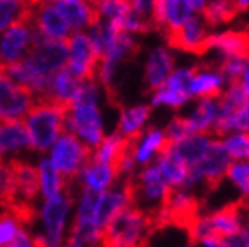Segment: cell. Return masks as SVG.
Returning a JSON list of instances; mask_svg holds the SVG:
<instances>
[{
    "label": "cell",
    "instance_id": "obj_8",
    "mask_svg": "<svg viewBox=\"0 0 249 247\" xmlns=\"http://www.w3.org/2000/svg\"><path fill=\"white\" fill-rule=\"evenodd\" d=\"M64 133H74L76 136H82L89 145L96 147L97 143L105 138L103 124H101V113L96 103L72 106L69 109V113L66 115Z\"/></svg>",
    "mask_w": 249,
    "mask_h": 247
},
{
    "label": "cell",
    "instance_id": "obj_13",
    "mask_svg": "<svg viewBox=\"0 0 249 247\" xmlns=\"http://www.w3.org/2000/svg\"><path fill=\"white\" fill-rule=\"evenodd\" d=\"M32 148L27 124L21 119H2L0 117V154H9Z\"/></svg>",
    "mask_w": 249,
    "mask_h": 247
},
{
    "label": "cell",
    "instance_id": "obj_27",
    "mask_svg": "<svg viewBox=\"0 0 249 247\" xmlns=\"http://www.w3.org/2000/svg\"><path fill=\"white\" fill-rule=\"evenodd\" d=\"M191 97V94L186 90H177V88H168V87H161L152 99V106L158 105H170L173 108H180L187 99Z\"/></svg>",
    "mask_w": 249,
    "mask_h": 247
},
{
    "label": "cell",
    "instance_id": "obj_29",
    "mask_svg": "<svg viewBox=\"0 0 249 247\" xmlns=\"http://www.w3.org/2000/svg\"><path fill=\"white\" fill-rule=\"evenodd\" d=\"M223 143L231 159H249V133L235 134Z\"/></svg>",
    "mask_w": 249,
    "mask_h": 247
},
{
    "label": "cell",
    "instance_id": "obj_35",
    "mask_svg": "<svg viewBox=\"0 0 249 247\" xmlns=\"http://www.w3.org/2000/svg\"><path fill=\"white\" fill-rule=\"evenodd\" d=\"M2 69H4V66H2V64H0V71H2Z\"/></svg>",
    "mask_w": 249,
    "mask_h": 247
},
{
    "label": "cell",
    "instance_id": "obj_14",
    "mask_svg": "<svg viewBox=\"0 0 249 247\" xmlns=\"http://www.w3.org/2000/svg\"><path fill=\"white\" fill-rule=\"evenodd\" d=\"M7 164H9L11 171L15 175L18 194L27 201H36V198L41 193V173H39V168L21 161V159H11Z\"/></svg>",
    "mask_w": 249,
    "mask_h": 247
},
{
    "label": "cell",
    "instance_id": "obj_15",
    "mask_svg": "<svg viewBox=\"0 0 249 247\" xmlns=\"http://www.w3.org/2000/svg\"><path fill=\"white\" fill-rule=\"evenodd\" d=\"M133 201L127 196L124 189L122 191H101L99 200L96 205V214H94V221H96L97 228L103 229L108 224L113 215L119 212V210L125 209V207H131Z\"/></svg>",
    "mask_w": 249,
    "mask_h": 247
},
{
    "label": "cell",
    "instance_id": "obj_19",
    "mask_svg": "<svg viewBox=\"0 0 249 247\" xmlns=\"http://www.w3.org/2000/svg\"><path fill=\"white\" fill-rule=\"evenodd\" d=\"M154 106H133V108H120V120L117 133H120L122 136H131L142 131V125L147 122V119L150 117Z\"/></svg>",
    "mask_w": 249,
    "mask_h": 247
},
{
    "label": "cell",
    "instance_id": "obj_2",
    "mask_svg": "<svg viewBox=\"0 0 249 247\" xmlns=\"http://www.w3.org/2000/svg\"><path fill=\"white\" fill-rule=\"evenodd\" d=\"M69 109L71 108L36 97L25 120L30 134L32 150L44 154L50 148V145L55 143V140L64 133L66 115L69 113Z\"/></svg>",
    "mask_w": 249,
    "mask_h": 247
},
{
    "label": "cell",
    "instance_id": "obj_11",
    "mask_svg": "<svg viewBox=\"0 0 249 247\" xmlns=\"http://www.w3.org/2000/svg\"><path fill=\"white\" fill-rule=\"evenodd\" d=\"M72 184L64 185V189L57 194L48 198L43 209V223L46 226L50 246H60L62 242V231L66 224V215L69 207L72 205Z\"/></svg>",
    "mask_w": 249,
    "mask_h": 247
},
{
    "label": "cell",
    "instance_id": "obj_30",
    "mask_svg": "<svg viewBox=\"0 0 249 247\" xmlns=\"http://www.w3.org/2000/svg\"><path fill=\"white\" fill-rule=\"evenodd\" d=\"M19 228L21 226L11 212L5 210L4 214H0V246H11Z\"/></svg>",
    "mask_w": 249,
    "mask_h": 247
},
{
    "label": "cell",
    "instance_id": "obj_12",
    "mask_svg": "<svg viewBox=\"0 0 249 247\" xmlns=\"http://www.w3.org/2000/svg\"><path fill=\"white\" fill-rule=\"evenodd\" d=\"M173 67H175V58L168 52V48L161 46L154 50L145 66V94L158 92L166 81V78L172 74Z\"/></svg>",
    "mask_w": 249,
    "mask_h": 247
},
{
    "label": "cell",
    "instance_id": "obj_33",
    "mask_svg": "<svg viewBox=\"0 0 249 247\" xmlns=\"http://www.w3.org/2000/svg\"><path fill=\"white\" fill-rule=\"evenodd\" d=\"M242 83H244L246 94H248V97H249V66H248V69H246L244 74H242Z\"/></svg>",
    "mask_w": 249,
    "mask_h": 247
},
{
    "label": "cell",
    "instance_id": "obj_3",
    "mask_svg": "<svg viewBox=\"0 0 249 247\" xmlns=\"http://www.w3.org/2000/svg\"><path fill=\"white\" fill-rule=\"evenodd\" d=\"M67 58H69V39H50L34 27L32 46L29 55L23 58L32 71L44 76H52L53 72L66 66Z\"/></svg>",
    "mask_w": 249,
    "mask_h": 247
},
{
    "label": "cell",
    "instance_id": "obj_20",
    "mask_svg": "<svg viewBox=\"0 0 249 247\" xmlns=\"http://www.w3.org/2000/svg\"><path fill=\"white\" fill-rule=\"evenodd\" d=\"M159 157V170L163 173V178L166 180V184L173 185V187H182L186 189V180H187V164L184 161H180L178 157H175L172 154V150L164 156Z\"/></svg>",
    "mask_w": 249,
    "mask_h": 247
},
{
    "label": "cell",
    "instance_id": "obj_21",
    "mask_svg": "<svg viewBox=\"0 0 249 247\" xmlns=\"http://www.w3.org/2000/svg\"><path fill=\"white\" fill-rule=\"evenodd\" d=\"M39 173H41V191H43L44 198L48 200L53 194H57L64 189V185L71 184V178H66L57 171L50 159H43L39 162Z\"/></svg>",
    "mask_w": 249,
    "mask_h": 247
},
{
    "label": "cell",
    "instance_id": "obj_4",
    "mask_svg": "<svg viewBox=\"0 0 249 247\" xmlns=\"http://www.w3.org/2000/svg\"><path fill=\"white\" fill-rule=\"evenodd\" d=\"M92 150L89 145H83L74 133H62L55 141L52 152V162L60 175L76 180L89 164H92Z\"/></svg>",
    "mask_w": 249,
    "mask_h": 247
},
{
    "label": "cell",
    "instance_id": "obj_1",
    "mask_svg": "<svg viewBox=\"0 0 249 247\" xmlns=\"http://www.w3.org/2000/svg\"><path fill=\"white\" fill-rule=\"evenodd\" d=\"M159 205L154 209H140L131 205L119 210L101 229V244L108 247L149 246L154 233L161 231Z\"/></svg>",
    "mask_w": 249,
    "mask_h": 247
},
{
    "label": "cell",
    "instance_id": "obj_25",
    "mask_svg": "<svg viewBox=\"0 0 249 247\" xmlns=\"http://www.w3.org/2000/svg\"><path fill=\"white\" fill-rule=\"evenodd\" d=\"M163 134L173 143V145H175L178 140L187 138V136L196 134V133H195V127H193L191 119H186V117L175 115V117L172 119V122L168 124V127L163 131Z\"/></svg>",
    "mask_w": 249,
    "mask_h": 247
},
{
    "label": "cell",
    "instance_id": "obj_32",
    "mask_svg": "<svg viewBox=\"0 0 249 247\" xmlns=\"http://www.w3.org/2000/svg\"><path fill=\"white\" fill-rule=\"evenodd\" d=\"M11 246L15 247H19V246H34V237H30L29 233L25 231L23 228H19L18 233H16V237L13 238V242H11Z\"/></svg>",
    "mask_w": 249,
    "mask_h": 247
},
{
    "label": "cell",
    "instance_id": "obj_31",
    "mask_svg": "<svg viewBox=\"0 0 249 247\" xmlns=\"http://www.w3.org/2000/svg\"><path fill=\"white\" fill-rule=\"evenodd\" d=\"M231 129L249 133V99L244 101L239 108H235L231 113Z\"/></svg>",
    "mask_w": 249,
    "mask_h": 247
},
{
    "label": "cell",
    "instance_id": "obj_16",
    "mask_svg": "<svg viewBox=\"0 0 249 247\" xmlns=\"http://www.w3.org/2000/svg\"><path fill=\"white\" fill-rule=\"evenodd\" d=\"M211 46L221 50L223 55L249 58V32L228 30L223 34H211Z\"/></svg>",
    "mask_w": 249,
    "mask_h": 247
},
{
    "label": "cell",
    "instance_id": "obj_26",
    "mask_svg": "<svg viewBox=\"0 0 249 247\" xmlns=\"http://www.w3.org/2000/svg\"><path fill=\"white\" fill-rule=\"evenodd\" d=\"M163 138V131H158L156 127H149L145 131V138L140 143V148L136 150V161L147 162L156 150H158L159 143Z\"/></svg>",
    "mask_w": 249,
    "mask_h": 247
},
{
    "label": "cell",
    "instance_id": "obj_28",
    "mask_svg": "<svg viewBox=\"0 0 249 247\" xmlns=\"http://www.w3.org/2000/svg\"><path fill=\"white\" fill-rule=\"evenodd\" d=\"M25 4V0H0V32L19 18Z\"/></svg>",
    "mask_w": 249,
    "mask_h": 247
},
{
    "label": "cell",
    "instance_id": "obj_36",
    "mask_svg": "<svg viewBox=\"0 0 249 247\" xmlns=\"http://www.w3.org/2000/svg\"><path fill=\"white\" fill-rule=\"evenodd\" d=\"M52 2H57V0H52Z\"/></svg>",
    "mask_w": 249,
    "mask_h": 247
},
{
    "label": "cell",
    "instance_id": "obj_22",
    "mask_svg": "<svg viewBox=\"0 0 249 247\" xmlns=\"http://www.w3.org/2000/svg\"><path fill=\"white\" fill-rule=\"evenodd\" d=\"M82 178L87 187H92V189L97 191H103L105 187H108L117 180L115 173L108 164H97V162H92L82 171Z\"/></svg>",
    "mask_w": 249,
    "mask_h": 247
},
{
    "label": "cell",
    "instance_id": "obj_9",
    "mask_svg": "<svg viewBox=\"0 0 249 247\" xmlns=\"http://www.w3.org/2000/svg\"><path fill=\"white\" fill-rule=\"evenodd\" d=\"M105 60L97 57L90 35L72 32L69 37V66L85 81H97V72Z\"/></svg>",
    "mask_w": 249,
    "mask_h": 247
},
{
    "label": "cell",
    "instance_id": "obj_24",
    "mask_svg": "<svg viewBox=\"0 0 249 247\" xmlns=\"http://www.w3.org/2000/svg\"><path fill=\"white\" fill-rule=\"evenodd\" d=\"M226 176H230L231 182L242 191L244 198L249 200V159L231 161L226 170Z\"/></svg>",
    "mask_w": 249,
    "mask_h": 247
},
{
    "label": "cell",
    "instance_id": "obj_5",
    "mask_svg": "<svg viewBox=\"0 0 249 247\" xmlns=\"http://www.w3.org/2000/svg\"><path fill=\"white\" fill-rule=\"evenodd\" d=\"M230 162V154L225 148V143L211 141V147H209V152L205 154V157L201 161L191 164V166H187L186 189L196 178H203L207 194L217 191V187H219L223 178H225Z\"/></svg>",
    "mask_w": 249,
    "mask_h": 247
},
{
    "label": "cell",
    "instance_id": "obj_18",
    "mask_svg": "<svg viewBox=\"0 0 249 247\" xmlns=\"http://www.w3.org/2000/svg\"><path fill=\"white\" fill-rule=\"evenodd\" d=\"M200 13L209 27H217V25L228 23L233 18H237L242 13V9L239 7L237 0H212L201 7Z\"/></svg>",
    "mask_w": 249,
    "mask_h": 247
},
{
    "label": "cell",
    "instance_id": "obj_23",
    "mask_svg": "<svg viewBox=\"0 0 249 247\" xmlns=\"http://www.w3.org/2000/svg\"><path fill=\"white\" fill-rule=\"evenodd\" d=\"M191 0H164V18H166L164 30L172 29V27H178L186 19L191 18Z\"/></svg>",
    "mask_w": 249,
    "mask_h": 247
},
{
    "label": "cell",
    "instance_id": "obj_10",
    "mask_svg": "<svg viewBox=\"0 0 249 247\" xmlns=\"http://www.w3.org/2000/svg\"><path fill=\"white\" fill-rule=\"evenodd\" d=\"M34 39V25L29 21H13L0 35V64L7 66L23 60L30 52Z\"/></svg>",
    "mask_w": 249,
    "mask_h": 247
},
{
    "label": "cell",
    "instance_id": "obj_17",
    "mask_svg": "<svg viewBox=\"0 0 249 247\" xmlns=\"http://www.w3.org/2000/svg\"><path fill=\"white\" fill-rule=\"evenodd\" d=\"M209 147H211V141L203 138V134H191L187 138L178 140L172 147V154L186 162L187 166H191L205 157V154L209 152Z\"/></svg>",
    "mask_w": 249,
    "mask_h": 247
},
{
    "label": "cell",
    "instance_id": "obj_7",
    "mask_svg": "<svg viewBox=\"0 0 249 247\" xmlns=\"http://www.w3.org/2000/svg\"><path fill=\"white\" fill-rule=\"evenodd\" d=\"M36 101V92L30 87L15 81L4 69L0 71V117L21 119L29 113Z\"/></svg>",
    "mask_w": 249,
    "mask_h": 247
},
{
    "label": "cell",
    "instance_id": "obj_6",
    "mask_svg": "<svg viewBox=\"0 0 249 247\" xmlns=\"http://www.w3.org/2000/svg\"><path fill=\"white\" fill-rule=\"evenodd\" d=\"M164 39L170 48H177L193 55H205L211 50V34L209 25L196 16H191L182 25L172 27L163 32Z\"/></svg>",
    "mask_w": 249,
    "mask_h": 247
},
{
    "label": "cell",
    "instance_id": "obj_34",
    "mask_svg": "<svg viewBox=\"0 0 249 247\" xmlns=\"http://www.w3.org/2000/svg\"><path fill=\"white\" fill-rule=\"evenodd\" d=\"M237 2H239V7L242 9V13L249 9V0H237Z\"/></svg>",
    "mask_w": 249,
    "mask_h": 247
}]
</instances>
